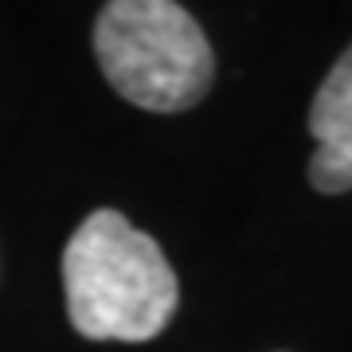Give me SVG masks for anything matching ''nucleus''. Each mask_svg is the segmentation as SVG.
Segmentation results:
<instances>
[{
    "mask_svg": "<svg viewBox=\"0 0 352 352\" xmlns=\"http://www.w3.org/2000/svg\"><path fill=\"white\" fill-rule=\"evenodd\" d=\"M71 325L87 340L141 344L173 321L180 286L157 239L122 212H90L63 251Z\"/></svg>",
    "mask_w": 352,
    "mask_h": 352,
    "instance_id": "f257e3e1",
    "label": "nucleus"
},
{
    "mask_svg": "<svg viewBox=\"0 0 352 352\" xmlns=\"http://www.w3.org/2000/svg\"><path fill=\"white\" fill-rule=\"evenodd\" d=\"M94 55L110 87L153 113L196 106L215 78L212 43L176 0H110L94 24Z\"/></svg>",
    "mask_w": 352,
    "mask_h": 352,
    "instance_id": "f03ea898",
    "label": "nucleus"
},
{
    "mask_svg": "<svg viewBox=\"0 0 352 352\" xmlns=\"http://www.w3.org/2000/svg\"><path fill=\"white\" fill-rule=\"evenodd\" d=\"M309 133L317 141L309 184L325 196L352 192V43L314 94Z\"/></svg>",
    "mask_w": 352,
    "mask_h": 352,
    "instance_id": "7ed1b4c3",
    "label": "nucleus"
}]
</instances>
